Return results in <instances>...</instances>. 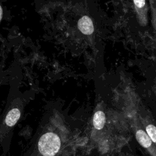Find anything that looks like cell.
Listing matches in <instances>:
<instances>
[{
    "label": "cell",
    "mask_w": 156,
    "mask_h": 156,
    "mask_svg": "<svg viewBox=\"0 0 156 156\" xmlns=\"http://www.w3.org/2000/svg\"><path fill=\"white\" fill-rule=\"evenodd\" d=\"M61 143L57 135L52 132L43 135L38 143L39 152L44 156H54L59 151Z\"/></svg>",
    "instance_id": "cell-1"
},
{
    "label": "cell",
    "mask_w": 156,
    "mask_h": 156,
    "mask_svg": "<svg viewBox=\"0 0 156 156\" xmlns=\"http://www.w3.org/2000/svg\"><path fill=\"white\" fill-rule=\"evenodd\" d=\"M77 26L80 32L85 35H90L94 31L92 20L88 16H82L79 20Z\"/></svg>",
    "instance_id": "cell-2"
},
{
    "label": "cell",
    "mask_w": 156,
    "mask_h": 156,
    "mask_svg": "<svg viewBox=\"0 0 156 156\" xmlns=\"http://www.w3.org/2000/svg\"><path fill=\"white\" fill-rule=\"evenodd\" d=\"M136 138L138 142L146 149H151L152 141L147 135L146 132L143 130H138L136 131Z\"/></svg>",
    "instance_id": "cell-3"
},
{
    "label": "cell",
    "mask_w": 156,
    "mask_h": 156,
    "mask_svg": "<svg viewBox=\"0 0 156 156\" xmlns=\"http://www.w3.org/2000/svg\"><path fill=\"white\" fill-rule=\"evenodd\" d=\"M20 111L18 108L12 109L7 115L5 118V123L8 126H14L20 117Z\"/></svg>",
    "instance_id": "cell-4"
},
{
    "label": "cell",
    "mask_w": 156,
    "mask_h": 156,
    "mask_svg": "<svg viewBox=\"0 0 156 156\" xmlns=\"http://www.w3.org/2000/svg\"><path fill=\"white\" fill-rule=\"evenodd\" d=\"M105 122V116L103 112L97 111L93 116V123L94 127L97 130H101Z\"/></svg>",
    "instance_id": "cell-5"
},
{
    "label": "cell",
    "mask_w": 156,
    "mask_h": 156,
    "mask_svg": "<svg viewBox=\"0 0 156 156\" xmlns=\"http://www.w3.org/2000/svg\"><path fill=\"white\" fill-rule=\"evenodd\" d=\"M146 133L151 141L156 143V127L152 124H149L146 127Z\"/></svg>",
    "instance_id": "cell-6"
},
{
    "label": "cell",
    "mask_w": 156,
    "mask_h": 156,
    "mask_svg": "<svg viewBox=\"0 0 156 156\" xmlns=\"http://www.w3.org/2000/svg\"><path fill=\"white\" fill-rule=\"evenodd\" d=\"M133 3L138 8H142L144 6L146 1L144 0L143 1H133Z\"/></svg>",
    "instance_id": "cell-7"
},
{
    "label": "cell",
    "mask_w": 156,
    "mask_h": 156,
    "mask_svg": "<svg viewBox=\"0 0 156 156\" xmlns=\"http://www.w3.org/2000/svg\"><path fill=\"white\" fill-rule=\"evenodd\" d=\"M2 16V9L1 6L0 5V21L1 20Z\"/></svg>",
    "instance_id": "cell-8"
}]
</instances>
